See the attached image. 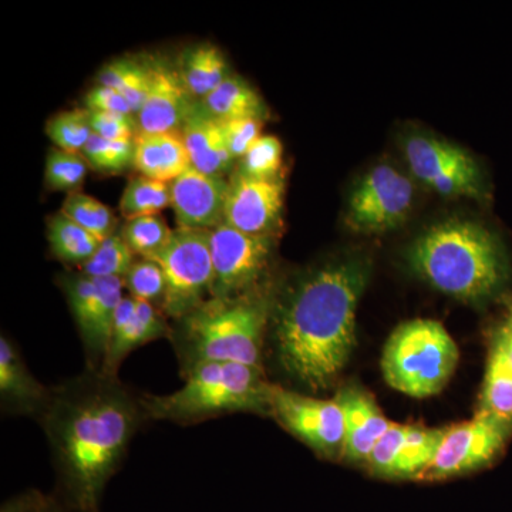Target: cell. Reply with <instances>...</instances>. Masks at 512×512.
I'll return each instance as SVG.
<instances>
[{
  "label": "cell",
  "instance_id": "cell-16",
  "mask_svg": "<svg viewBox=\"0 0 512 512\" xmlns=\"http://www.w3.org/2000/svg\"><path fill=\"white\" fill-rule=\"evenodd\" d=\"M343 413L345 437L342 454L349 461L367 463L377 441L392 426L375 397L357 386H345L335 396Z\"/></svg>",
  "mask_w": 512,
  "mask_h": 512
},
{
  "label": "cell",
  "instance_id": "cell-10",
  "mask_svg": "<svg viewBox=\"0 0 512 512\" xmlns=\"http://www.w3.org/2000/svg\"><path fill=\"white\" fill-rule=\"evenodd\" d=\"M272 237L249 235L222 222L211 231V298H237L254 292L274 255Z\"/></svg>",
  "mask_w": 512,
  "mask_h": 512
},
{
  "label": "cell",
  "instance_id": "cell-11",
  "mask_svg": "<svg viewBox=\"0 0 512 512\" xmlns=\"http://www.w3.org/2000/svg\"><path fill=\"white\" fill-rule=\"evenodd\" d=\"M414 201V185L402 171L379 164L353 188L346 224L363 234H382L402 225Z\"/></svg>",
  "mask_w": 512,
  "mask_h": 512
},
{
  "label": "cell",
  "instance_id": "cell-32",
  "mask_svg": "<svg viewBox=\"0 0 512 512\" xmlns=\"http://www.w3.org/2000/svg\"><path fill=\"white\" fill-rule=\"evenodd\" d=\"M134 264V254L121 235H110L101 241L92 258L80 266V272L92 278H121Z\"/></svg>",
  "mask_w": 512,
  "mask_h": 512
},
{
  "label": "cell",
  "instance_id": "cell-21",
  "mask_svg": "<svg viewBox=\"0 0 512 512\" xmlns=\"http://www.w3.org/2000/svg\"><path fill=\"white\" fill-rule=\"evenodd\" d=\"M171 333L173 329L165 322L163 312L157 311L153 303L137 301L133 318L128 320L126 325L114 330L100 372L104 375L117 376L121 363L133 350L153 340L171 338Z\"/></svg>",
  "mask_w": 512,
  "mask_h": 512
},
{
  "label": "cell",
  "instance_id": "cell-7",
  "mask_svg": "<svg viewBox=\"0 0 512 512\" xmlns=\"http://www.w3.org/2000/svg\"><path fill=\"white\" fill-rule=\"evenodd\" d=\"M151 261L163 269L165 292L161 311L177 320L190 315L210 295L212 276L211 231L180 229Z\"/></svg>",
  "mask_w": 512,
  "mask_h": 512
},
{
  "label": "cell",
  "instance_id": "cell-39",
  "mask_svg": "<svg viewBox=\"0 0 512 512\" xmlns=\"http://www.w3.org/2000/svg\"><path fill=\"white\" fill-rule=\"evenodd\" d=\"M93 134L106 140H134L138 124L136 117L110 111H90Z\"/></svg>",
  "mask_w": 512,
  "mask_h": 512
},
{
  "label": "cell",
  "instance_id": "cell-26",
  "mask_svg": "<svg viewBox=\"0 0 512 512\" xmlns=\"http://www.w3.org/2000/svg\"><path fill=\"white\" fill-rule=\"evenodd\" d=\"M97 80L101 86L117 90L137 117L150 92L151 67L131 59L114 60L100 70Z\"/></svg>",
  "mask_w": 512,
  "mask_h": 512
},
{
  "label": "cell",
  "instance_id": "cell-18",
  "mask_svg": "<svg viewBox=\"0 0 512 512\" xmlns=\"http://www.w3.org/2000/svg\"><path fill=\"white\" fill-rule=\"evenodd\" d=\"M0 397L3 409L33 417L42 416L52 397V389L30 373L19 349L6 336L0 339Z\"/></svg>",
  "mask_w": 512,
  "mask_h": 512
},
{
  "label": "cell",
  "instance_id": "cell-20",
  "mask_svg": "<svg viewBox=\"0 0 512 512\" xmlns=\"http://www.w3.org/2000/svg\"><path fill=\"white\" fill-rule=\"evenodd\" d=\"M134 143V167L144 177L170 184L192 167L180 133H138Z\"/></svg>",
  "mask_w": 512,
  "mask_h": 512
},
{
  "label": "cell",
  "instance_id": "cell-42",
  "mask_svg": "<svg viewBox=\"0 0 512 512\" xmlns=\"http://www.w3.org/2000/svg\"><path fill=\"white\" fill-rule=\"evenodd\" d=\"M491 343L497 346L507 357L508 362L512 365V306L505 313L504 318L495 326Z\"/></svg>",
  "mask_w": 512,
  "mask_h": 512
},
{
  "label": "cell",
  "instance_id": "cell-35",
  "mask_svg": "<svg viewBox=\"0 0 512 512\" xmlns=\"http://www.w3.org/2000/svg\"><path fill=\"white\" fill-rule=\"evenodd\" d=\"M282 143L275 136H261L239 160L238 173L254 178H278L282 168Z\"/></svg>",
  "mask_w": 512,
  "mask_h": 512
},
{
  "label": "cell",
  "instance_id": "cell-40",
  "mask_svg": "<svg viewBox=\"0 0 512 512\" xmlns=\"http://www.w3.org/2000/svg\"><path fill=\"white\" fill-rule=\"evenodd\" d=\"M0 512H70L60 498L39 490H28L15 495L2 505Z\"/></svg>",
  "mask_w": 512,
  "mask_h": 512
},
{
  "label": "cell",
  "instance_id": "cell-37",
  "mask_svg": "<svg viewBox=\"0 0 512 512\" xmlns=\"http://www.w3.org/2000/svg\"><path fill=\"white\" fill-rule=\"evenodd\" d=\"M406 431L407 426L393 423L390 429L384 433L382 439L377 441L369 461H367L370 470L377 476L394 477Z\"/></svg>",
  "mask_w": 512,
  "mask_h": 512
},
{
  "label": "cell",
  "instance_id": "cell-24",
  "mask_svg": "<svg viewBox=\"0 0 512 512\" xmlns=\"http://www.w3.org/2000/svg\"><path fill=\"white\" fill-rule=\"evenodd\" d=\"M478 414L512 427V365L491 343Z\"/></svg>",
  "mask_w": 512,
  "mask_h": 512
},
{
  "label": "cell",
  "instance_id": "cell-38",
  "mask_svg": "<svg viewBox=\"0 0 512 512\" xmlns=\"http://www.w3.org/2000/svg\"><path fill=\"white\" fill-rule=\"evenodd\" d=\"M225 143L232 160H242L249 148L261 137L262 120L241 119L220 121Z\"/></svg>",
  "mask_w": 512,
  "mask_h": 512
},
{
  "label": "cell",
  "instance_id": "cell-22",
  "mask_svg": "<svg viewBox=\"0 0 512 512\" xmlns=\"http://www.w3.org/2000/svg\"><path fill=\"white\" fill-rule=\"evenodd\" d=\"M178 73L191 96L200 100L214 92L232 74L222 50L211 43H201L185 50Z\"/></svg>",
  "mask_w": 512,
  "mask_h": 512
},
{
  "label": "cell",
  "instance_id": "cell-23",
  "mask_svg": "<svg viewBox=\"0 0 512 512\" xmlns=\"http://www.w3.org/2000/svg\"><path fill=\"white\" fill-rule=\"evenodd\" d=\"M201 104L218 121L264 120L266 116L262 97L237 74L227 77L214 92L201 100Z\"/></svg>",
  "mask_w": 512,
  "mask_h": 512
},
{
  "label": "cell",
  "instance_id": "cell-30",
  "mask_svg": "<svg viewBox=\"0 0 512 512\" xmlns=\"http://www.w3.org/2000/svg\"><path fill=\"white\" fill-rule=\"evenodd\" d=\"M173 232L165 224L163 218L158 215H150V217L128 220L121 231V238L124 239L134 255L143 256V259H151L158 252L163 251L165 245L173 237Z\"/></svg>",
  "mask_w": 512,
  "mask_h": 512
},
{
  "label": "cell",
  "instance_id": "cell-5",
  "mask_svg": "<svg viewBox=\"0 0 512 512\" xmlns=\"http://www.w3.org/2000/svg\"><path fill=\"white\" fill-rule=\"evenodd\" d=\"M181 389L140 397L146 417L191 424L231 413L269 414L264 369L241 363L210 362L192 367Z\"/></svg>",
  "mask_w": 512,
  "mask_h": 512
},
{
  "label": "cell",
  "instance_id": "cell-6",
  "mask_svg": "<svg viewBox=\"0 0 512 512\" xmlns=\"http://www.w3.org/2000/svg\"><path fill=\"white\" fill-rule=\"evenodd\" d=\"M458 359L456 342L440 322L409 320L394 330L384 346L383 376L397 392L424 399L444 389Z\"/></svg>",
  "mask_w": 512,
  "mask_h": 512
},
{
  "label": "cell",
  "instance_id": "cell-8",
  "mask_svg": "<svg viewBox=\"0 0 512 512\" xmlns=\"http://www.w3.org/2000/svg\"><path fill=\"white\" fill-rule=\"evenodd\" d=\"M403 151L413 177L441 197L487 200L483 170L463 148L440 138L413 134L404 140Z\"/></svg>",
  "mask_w": 512,
  "mask_h": 512
},
{
  "label": "cell",
  "instance_id": "cell-36",
  "mask_svg": "<svg viewBox=\"0 0 512 512\" xmlns=\"http://www.w3.org/2000/svg\"><path fill=\"white\" fill-rule=\"evenodd\" d=\"M124 286L137 301L163 302L165 279L163 269L151 259L134 262L123 278Z\"/></svg>",
  "mask_w": 512,
  "mask_h": 512
},
{
  "label": "cell",
  "instance_id": "cell-15",
  "mask_svg": "<svg viewBox=\"0 0 512 512\" xmlns=\"http://www.w3.org/2000/svg\"><path fill=\"white\" fill-rule=\"evenodd\" d=\"M171 207L180 229L212 231L224 222L228 181L190 167L170 183Z\"/></svg>",
  "mask_w": 512,
  "mask_h": 512
},
{
  "label": "cell",
  "instance_id": "cell-4",
  "mask_svg": "<svg viewBox=\"0 0 512 512\" xmlns=\"http://www.w3.org/2000/svg\"><path fill=\"white\" fill-rule=\"evenodd\" d=\"M274 303L268 295L249 292L237 298H211L177 320L171 333L181 375L201 363H241L262 367L266 326Z\"/></svg>",
  "mask_w": 512,
  "mask_h": 512
},
{
  "label": "cell",
  "instance_id": "cell-33",
  "mask_svg": "<svg viewBox=\"0 0 512 512\" xmlns=\"http://www.w3.org/2000/svg\"><path fill=\"white\" fill-rule=\"evenodd\" d=\"M134 140H106L93 134L83 148L82 156L93 170L100 173H123L130 165H134Z\"/></svg>",
  "mask_w": 512,
  "mask_h": 512
},
{
  "label": "cell",
  "instance_id": "cell-2",
  "mask_svg": "<svg viewBox=\"0 0 512 512\" xmlns=\"http://www.w3.org/2000/svg\"><path fill=\"white\" fill-rule=\"evenodd\" d=\"M370 271L362 256L329 262L301 276L272 309L279 363L313 392L328 389L348 365Z\"/></svg>",
  "mask_w": 512,
  "mask_h": 512
},
{
  "label": "cell",
  "instance_id": "cell-41",
  "mask_svg": "<svg viewBox=\"0 0 512 512\" xmlns=\"http://www.w3.org/2000/svg\"><path fill=\"white\" fill-rule=\"evenodd\" d=\"M86 106L89 111H110V113L126 114L134 116L130 104L117 90L107 86L93 87L86 96Z\"/></svg>",
  "mask_w": 512,
  "mask_h": 512
},
{
  "label": "cell",
  "instance_id": "cell-27",
  "mask_svg": "<svg viewBox=\"0 0 512 512\" xmlns=\"http://www.w3.org/2000/svg\"><path fill=\"white\" fill-rule=\"evenodd\" d=\"M444 429L407 426L394 477H421L439 450Z\"/></svg>",
  "mask_w": 512,
  "mask_h": 512
},
{
  "label": "cell",
  "instance_id": "cell-12",
  "mask_svg": "<svg viewBox=\"0 0 512 512\" xmlns=\"http://www.w3.org/2000/svg\"><path fill=\"white\" fill-rule=\"evenodd\" d=\"M269 416L316 453L326 457L342 454L345 423L335 397L315 399L271 384Z\"/></svg>",
  "mask_w": 512,
  "mask_h": 512
},
{
  "label": "cell",
  "instance_id": "cell-29",
  "mask_svg": "<svg viewBox=\"0 0 512 512\" xmlns=\"http://www.w3.org/2000/svg\"><path fill=\"white\" fill-rule=\"evenodd\" d=\"M62 212L101 241L113 235L116 229L117 220L113 211L103 202L94 200L93 197L82 192L69 194L64 201Z\"/></svg>",
  "mask_w": 512,
  "mask_h": 512
},
{
  "label": "cell",
  "instance_id": "cell-31",
  "mask_svg": "<svg viewBox=\"0 0 512 512\" xmlns=\"http://www.w3.org/2000/svg\"><path fill=\"white\" fill-rule=\"evenodd\" d=\"M46 133L59 150L80 154L93 136L90 111L77 109L56 114L47 121Z\"/></svg>",
  "mask_w": 512,
  "mask_h": 512
},
{
  "label": "cell",
  "instance_id": "cell-34",
  "mask_svg": "<svg viewBox=\"0 0 512 512\" xmlns=\"http://www.w3.org/2000/svg\"><path fill=\"white\" fill-rule=\"evenodd\" d=\"M86 158L53 148L46 158L45 180L50 190L77 192L87 174Z\"/></svg>",
  "mask_w": 512,
  "mask_h": 512
},
{
  "label": "cell",
  "instance_id": "cell-1",
  "mask_svg": "<svg viewBox=\"0 0 512 512\" xmlns=\"http://www.w3.org/2000/svg\"><path fill=\"white\" fill-rule=\"evenodd\" d=\"M146 414L119 377L90 370L52 389L40 424L70 512H100L106 485L119 470Z\"/></svg>",
  "mask_w": 512,
  "mask_h": 512
},
{
  "label": "cell",
  "instance_id": "cell-17",
  "mask_svg": "<svg viewBox=\"0 0 512 512\" xmlns=\"http://www.w3.org/2000/svg\"><path fill=\"white\" fill-rule=\"evenodd\" d=\"M197 103L170 67H151V84L146 103L137 114L140 133H180L188 114Z\"/></svg>",
  "mask_w": 512,
  "mask_h": 512
},
{
  "label": "cell",
  "instance_id": "cell-28",
  "mask_svg": "<svg viewBox=\"0 0 512 512\" xmlns=\"http://www.w3.org/2000/svg\"><path fill=\"white\" fill-rule=\"evenodd\" d=\"M168 205H171L170 184L141 175L127 184L121 197L120 211L128 221L157 215Z\"/></svg>",
  "mask_w": 512,
  "mask_h": 512
},
{
  "label": "cell",
  "instance_id": "cell-13",
  "mask_svg": "<svg viewBox=\"0 0 512 512\" xmlns=\"http://www.w3.org/2000/svg\"><path fill=\"white\" fill-rule=\"evenodd\" d=\"M512 427L476 414L473 420L444 429L439 450L424 480H444L488 466L504 450Z\"/></svg>",
  "mask_w": 512,
  "mask_h": 512
},
{
  "label": "cell",
  "instance_id": "cell-3",
  "mask_svg": "<svg viewBox=\"0 0 512 512\" xmlns=\"http://www.w3.org/2000/svg\"><path fill=\"white\" fill-rule=\"evenodd\" d=\"M406 261L437 291L476 305L503 295L512 279L503 238L476 221L450 220L427 228L410 244Z\"/></svg>",
  "mask_w": 512,
  "mask_h": 512
},
{
  "label": "cell",
  "instance_id": "cell-9",
  "mask_svg": "<svg viewBox=\"0 0 512 512\" xmlns=\"http://www.w3.org/2000/svg\"><path fill=\"white\" fill-rule=\"evenodd\" d=\"M87 355L90 370H100L113 336L114 318L123 301L121 278H92L79 272L60 279Z\"/></svg>",
  "mask_w": 512,
  "mask_h": 512
},
{
  "label": "cell",
  "instance_id": "cell-14",
  "mask_svg": "<svg viewBox=\"0 0 512 512\" xmlns=\"http://www.w3.org/2000/svg\"><path fill=\"white\" fill-rule=\"evenodd\" d=\"M284 181L241 173L228 181L224 222L249 235L272 237L284 210Z\"/></svg>",
  "mask_w": 512,
  "mask_h": 512
},
{
  "label": "cell",
  "instance_id": "cell-25",
  "mask_svg": "<svg viewBox=\"0 0 512 512\" xmlns=\"http://www.w3.org/2000/svg\"><path fill=\"white\" fill-rule=\"evenodd\" d=\"M50 251L66 264L82 266L99 249L101 239L60 212L47 222Z\"/></svg>",
  "mask_w": 512,
  "mask_h": 512
},
{
  "label": "cell",
  "instance_id": "cell-19",
  "mask_svg": "<svg viewBox=\"0 0 512 512\" xmlns=\"http://www.w3.org/2000/svg\"><path fill=\"white\" fill-rule=\"evenodd\" d=\"M191 165L201 173L224 177L234 165L220 121L200 103H195L180 130Z\"/></svg>",
  "mask_w": 512,
  "mask_h": 512
}]
</instances>
